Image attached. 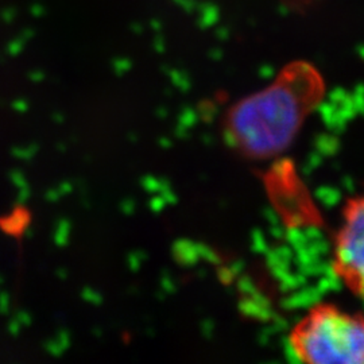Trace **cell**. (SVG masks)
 Wrapping results in <instances>:
<instances>
[{
    "mask_svg": "<svg viewBox=\"0 0 364 364\" xmlns=\"http://www.w3.org/2000/svg\"><path fill=\"white\" fill-rule=\"evenodd\" d=\"M324 96L326 81L316 66L290 63L269 85L227 111L224 138L246 159H273L291 146Z\"/></svg>",
    "mask_w": 364,
    "mask_h": 364,
    "instance_id": "obj_1",
    "label": "cell"
},
{
    "mask_svg": "<svg viewBox=\"0 0 364 364\" xmlns=\"http://www.w3.org/2000/svg\"><path fill=\"white\" fill-rule=\"evenodd\" d=\"M287 344L302 363L364 364V314L316 304L291 328Z\"/></svg>",
    "mask_w": 364,
    "mask_h": 364,
    "instance_id": "obj_2",
    "label": "cell"
},
{
    "mask_svg": "<svg viewBox=\"0 0 364 364\" xmlns=\"http://www.w3.org/2000/svg\"><path fill=\"white\" fill-rule=\"evenodd\" d=\"M331 267L353 296L364 299V192L350 197L333 235Z\"/></svg>",
    "mask_w": 364,
    "mask_h": 364,
    "instance_id": "obj_3",
    "label": "cell"
}]
</instances>
